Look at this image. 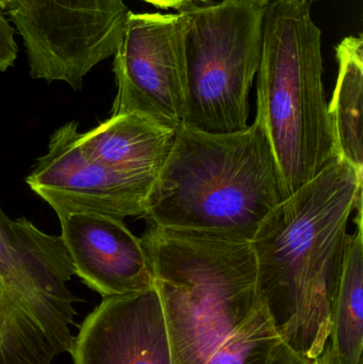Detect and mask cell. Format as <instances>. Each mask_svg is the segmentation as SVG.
<instances>
[{"instance_id":"cell-1","label":"cell","mask_w":363,"mask_h":364,"mask_svg":"<svg viewBox=\"0 0 363 364\" xmlns=\"http://www.w3.org/2000/svg\"><path fill=\"white\" fill-rule=\"evenodd\" d=\"M363 173L337 158L281 200L251 239L260 299L281 337L313 361L325 346Z\"/></svg>"},{"instance_id":"cell-2","label":"cell","mask_w":363,"mask_h":364,"mask_svg":"<svg viewBox=\"0 0 363 364\" xmlns=\"http://www.w3.org/2000/svg\"><path fill=\"white\" fill-rule=\"evenodd\" d=\"M283 199L272 145L259 121L227 134L181 125L142 218L158 228L251 241Z\"/></svg>"},{"instance_id":"cell-3","label":"cell","mask_w":363,"mask_h":364,"mask_svg":"<svg viewBox=\"0 0 363 364\" xmlns=\"http://www.w3.org/2000/svg\"><path fill=\"white\" fill-rule=\"evenodd\" d=\"M153 269L175 364H206L262 301L251 241L149 226Z\"/></svg>"},{"instance_id":"cell-4","label":"cell","mask_w":363,"mask_h":364,"mask_svg":"<svg viewBox=\"0 0 363 364\" xmlns=\"http://www.w3.org/2000/svg\"><path fill=\"white\" fill-rule=\"evenodd\" d=\"M323 76L322 32L311 16V2H269L255 119L272 145L285 198L339 158Z\"/></svg>"},{"instance_id":"cell-5","label":"cell","mask_w":363,"mask_h":364,"mask_svg":"<svg viewBox=\"0 0 363 364\" xmlns=\"http://www.w3.org/2000/svg\"><path fill=\"white\" fill-rule=\"evenodd\" d=\"M74 275L61 235L0 207V364H50L72 352Z\"/></svg>"},{"instance_id":"cell-6","label":"cell","mask_w":363,"mask_h":364,"mask_svg":"<svg viewBox=\"0 0 363 364\" xmlns=\"http://www.w3.org/2000/svg\"><path fill=\"white\" fill-rule=\"evenodd\" d=\"M266 6L246 0H207L177 10L190 18L183 125L215 134L249 126V93L259 68Z\"/></svg>"},{"instance_id":"cell-7","label":"cell","mask_w":363,"mask_h":364,"mask_svg":"<svg viewBox=\"0 0 363 364\" xmlns=\"http://www.w3.org/2000/svg\"><path fill=\"white\" fill-rule=\"evenodd\" d=\"M33 79L80 90L85 77L114 55L129 9L124 0H10Z\"/></svg>"},{"instance_id":"cell-8","label":"cell","mask_w":363,"mask_h":364,"mask_svg":"<svg viewBox=\"0 0 363 364\" xmlns=\"http://www.w3.org/2000/svg\"><path fill=\"white\" fill-rule=\"evenodd\" d=\"M185 13L128 14L113 61L111 115L139 113L168 127L185 123L188 100Z\"/></svg>"},{"instance_id":"cell-9","label":"cell","mask_w":363,"mask_h":364,"mask_svg":"<svg viewBox=\"0 0 363 364\" xmlns=\"http://www.w3.org/2000/svg\"><path fill=\"white\" fill-rule=\"evenodd\" d=\"M78 123L55 130L48 151L36 160L28 186L46 201L58 218L96 213L124 220L143 216L156 182L112 170L85 155Z\"/></svg>"},{"instance_id":"cell-10","label":"cell","mask_w":363,"mask_h":364,"mask_svg":"<svg viewBox=\"0 0 363 364\" xmlns=\"http://www.w3.org/2000/svg\"><path fill=\"white\" fill-rule=\"evenodd\" d=\"M74 364H175L155 287L104 297L74 338Z\"/></svg>"},{"instance_id":"cell-11","label":"cell","mask_w":363,"mask_h":364,"mask_svg":"<svg viewBox=\"0 0 363 364\" xmlns=\"http://www.w3.org/2000/svg\"><path fill=\"white\" fill-rule=\"evenodd\" d=\"M61 237L78 276L102 297L155 287L153 269L141 237L124 220L96 213L60 218Z\"/></svg>"},{"instance_id":"cell-12","label":"cell","mask_w":363,"mask_h":364,"mask_svg":"<svg viewBox=\"0 0 363 364\" xmlns=\"http://www.w3.org/2000/svg\"><path fill=\"white\" fill-rule=\"evenodd\" d=\"M176 129L139 113L111 115L80 134L87 157L130 176L157 182L172 149Z\"/></svg>"},{"instance_id":"cell-13","label":"cell","mask_w":363,"mask_h":364,"mask_svg":"<svg viewBox=\"0 0 363 364\" xmlns=\"http://www.w3.org/2000/svg\"><path fill=\"white\" fill-rule=\"evenodd\" d=\"M356 210L357 229L347 235L345 243L332 296L330 333L313 364H363L362 201Z\"/></svg>"},{"instance_id":"cell-14","label":"cell","mask_w":363,"mask_h":364,"mask_svg":"<svg viewBox=\"0 0 363 364\" xmlns=\"http://www.w3.org/2000/svg\"><path fill=\"white\" fill-rule=\"evenodd\" d=\"M339 72L332 102L328 104L339 158L363 173L362 34L343 38L336 48Z\"/></svg>"},{"instance_id":"cell-15","label":"cell","mask_w":363,"mask_h":364,"mask_svg":"<svg viewBox=\"0 0 363 364\" xmlns=\"http://www.w3.org/2000/svg\"><path fill=\"white\" fill-rule=\"evenodd\" d=\"M206 364H313L296 353L273 324L264 304L211 355Z\"/></svg>"},{"instance_id":"cell-16","label":"cell","mask_w":363,"mask_h":364,"mask_svg":"<svg viewBox=\"0 0 363 364\" xmlns=\"http://www.w3.org/2000/svg\"><path fill=\"white\" fill-rule=\"evenodd\" d=\"M18 53L15 29L0 9V73L14 65Z\"/></svg>"},{"instance_id":"cell-17","label":"cell","mask_w":363,"mask_h":364,"mask_svg":"<svg viewBox=\"0 0 363 364\" xmlns=\"http://www.w3.org/2000/svg\"><path fill=\"white\" fill-rule=\"evenodd\" d=\"M143 1L153 4L157 8L176 9V10H178L180 6H185L189 2H205L207 0H143Z\"/></svg>"},{"instance_id":"cell-18","label":"cell","mask_w":363,"mask_h":364,"mask_svg":"<svg viewBox=\"0 0 363 364\" xmlns=\"http://www.w3.org/2000/svg\"><path fill=\"white\" fill-rule=\"evenodd\" d=\"M246 1L257 2V4H268L269 2L274 1V0H246ZM313 4L315 1H319V0H309Z\"/></svg>"},{"instance_id":"cell-19","label":"cell","mask_w":363,"mask_h":364,"mask_svg":"<svg viewBox=\"0 0 363 364\" xmlns=\"http://www.w3.org/2000/svg\"><path fill=\"white\" fill-rule=\"evenodd\" d=\"M9 4H10V0H0V9L6 10L8 8Z\"/></svg>"}]
</instances>
